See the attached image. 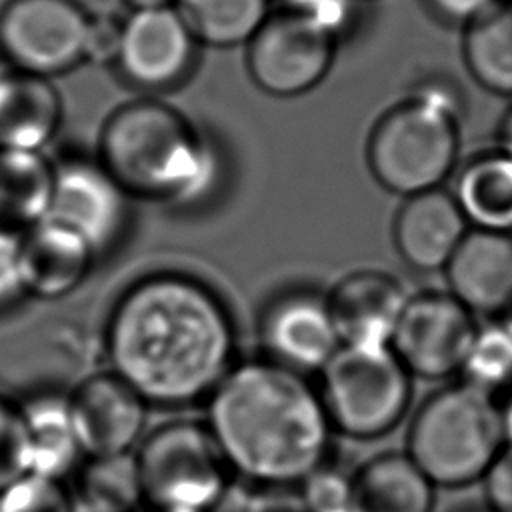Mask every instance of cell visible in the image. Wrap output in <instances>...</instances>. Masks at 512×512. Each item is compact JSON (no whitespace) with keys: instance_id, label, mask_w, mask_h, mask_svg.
Listing matches in <instances>:
<instances>
[{"instance_id":"cell-1","label":"cell","mask_w":512,"mask_h":512,"mask_svg":"<svg viewBox=\"0 0 512 512\" xmlns=\"http://www.w3.org/2000/svg\"><path fill=\"white\" fill-rule=\"evenodd\" d=\"M104 346L112 374L162 408L208 400L236 364L228 308L206 284L176 272L146 276L116 300Z\"/></svg>"},{"instance_id":"cell-2","label":"cell","mask_w":512,"mask_h":512,"mask_svg":"<svg viewBox=\"0 0 512 512\" xmlns=\"http://www.w3.org/2000/svg\"><path fill=\"white\" fill-rule=\"evenodd\" d=\"M206 402L210 434L246 480L286 488L326 464L334 428L304 374L272 360L234 364Z\"/></svg>"},{"instance_id":"cell-3","label":"cell","mask_w":512,"mask_h":512,"mask_svg":"<svg viewBox=\"0 0 512 512\" xmlns=\"http://www.w3.org/2000/svg\"><path fill=\"white\" fill-rule=\"evenodd\" d=\"M98 162L128 196L178 206L202 200L220 168L214 146L158 100H134L108 116Z\"/></svg>"},{"instance_id":"cell-4","label":"cell","mask_w":512,"mask_h":512,"mask_svg":"<svg viewBox=\"0 0 512 512\" xmlns=\"http://www.w3.org/2000/svg\"><path fill=\"white\" fill-rule=\"evenodd\" d=\"M506 446L500 402L466 380L432 392L414 412L406 454L434 486L480 482Z\"/></svg>"},{"instance_id":"cell-5","label":"cell","mask_w":512,"mask_h":512,"mask_svg":"<svg viewBox=\"0 0 512 512\" xmlns=\"http://www.w3.org/2000/svg\"><path fill=\"white\" fill-rule=\"evenodd\" d=\"M458 104L442 84H424L386 112L368 140L376 182L404 198L436 190L456 164Z\"/></svg>"},{"instance_id":"cell-6","label":"cell","mask_w":512,"mask_h":512,"mask_svg":"<svg viewBox=\"0 0 512 512\" xmlns=\"http://www.w3.org/2000/svg\"><path fill=\"white\" fill-rule=\"evenodd\" d=\"M318 392L334 430L376 440L406 416L412 374L390 346L342 344L320 370Z\"/></svg>"},{"instance_id":"cell-7","label":"cell","mask_w":512,"mask_h":512,"mask_svg":"<svg viewBox=\"0 0 512 512\" xmlns=\"http://www.w3.org/2000/svg\"><path fill=\"white\" fill-rule=\"evenodd\" d=\"M134 454L144 500L158 512H212L228 494L232 470L206 424L158 426Z\"/></svg>"},{"instance_id":"cell-8","label":"cell","mask_w":512,"mask_h":512,"mask_svg":"<svg viewBox=\"0 0 512 512\" xmlns=\"http://www.w3.org/2000/svg\"><path fill=\"white\" fill-rule=\"evenodd\" d=\"M90 14L76 0H6L0 56L8 68L52 78L84 60Z\"/></svg>"},{"instance_id":"cell-9","label":"cell","mask_w":512,"mask_h":512,"mask_svg":"<svg viewBox=\"0 0 512 512\" xmlns=\"http://www.w3.org/2000/svg\"><path fill=\"white\" fill-rule=\"evenodd\" d=\"M478 328L448 290H424L408 296L390 348L412 376L442 380L462 372Z\"/></svg>"},{"instance_id":"cell-10","label":"cell","mask_w":512,"mask_h":512,"mask_svg":"<svg viewBox=\"0 0 512 512\" xmlns=\"http://www.w3.org/2000/svg\"><path fill=\"white\" fill-rule=\"evenodd\" d=\"M336 38L316 24L280 10L248 42L246 64L254 84L270 96L306 94L328 74Z\"/></svg>"},{"instance_id":"cell-11","label":"cell","mask_w":512,"mask_h":512,"mask_svg":"<svg viewBox=\"0 0 512 512\" xmlns=\"http://www.w3.org/2000/svg\"><path fill=\"white\" fill-rule=\"evenodd\" d=\"M196 44L198 40L176 6L132 10L124 18L114 64L130 84L166 90L180 84L192 70Z\"/></svg>"},{"instance_id":"cell-12","label":"cell","mask_w":512,"mask_h":512,"mask_svg":"<svg viewBox=\"0 0 512 512\" xmlns=\"http://www.w3.org/2000/svg\"><path fill=\"white\" fill-rule=\"evenodd\" d=\"M128 194L98 162L68 158L54 164V192L46 220L70 228L98 254L122 234Z\"/></svg>"},{"instance_id":"cell-13","label":"cell","mask_w":512,"mask_h":512,"mask_svg":"<svg viewBox=\"0 0 512 512\" xmlns=\"http://www.w3.org/2000/svg\"><path fill=\"white\" fill-rule=\"evenodd\" d=\"M82 454H130L142 442L146 402L116 374L88 376L68 398Z\"/></svg>"},{"instance_id":"cell-14","label":"cell","mask_w":512,"mask_h":512,"mask_svg":"<svg viewBox=\"0 0 512 512\" xmlns=\"http://www.w3.org/2000/svg\"><path fill=\"white\" fill-rule=\"evenodd\" d=\"M408 296L390 272L360 268L344 274L324 300L342 344L390 346Z\"/></svg>"},{"instance_id":"cell-15","label":"cell","mask_w":512,"mask_h":512,"mask_svg":"<svg viewBox=\"0 0 512 512\" xmlns=\"http://www.w3.org/2000/svg\"><path fill=\"white\" fill-rule=\"evenodd\" d=\"M268 360L298 374L320 372L342 346L324 298L290 294L276 300L262 318Z\"/></svg>"},{"instance_id":"cell-16","label":"cell","mask_w":512,"mask_h":512,"mask_svg":"<svg viewBox=\"0 0 512 512\" xmlns=\"http://www.w3.org/2000/svg\"><path fill=\"white\" fill-rule=\"evenodd\" d=\"M444 276L448 292L474 316L500 318L512 306V234L468 230Z\"/></svg>"},{"instance_id":"cell-17","label":"cell","mask_w":512,"mask_h":512,"mask_svg":"<svg viewBox=\"0 0 512 512\" xmlns=\"http://www.w3.org/2000/svg\"><path fill=\"white\" fill-rule=\"evenodd\" d=\"M458 202L436 188L406 198L400 206L392 236L400 258L418 272L444 270L468 234Z\"/></svg>"},{"instance_id":"cell-18","label":"cell","mask_w":512,"mask_h":512,"mask_svg":"<svg viewBox=\"0 0 512 512\" xmlns=\"http://www.w3.org/2000/svg\"><path fill=\"white\" fill-rule=\"evenodd\" d=\"M96 252L66 226L44 220L20 236V278L24 294L60 300L88 276Z\"/></svg>"},{"instance_id":"cell-19","label":"cell","mask_w":512,"mask_h":512,"mask_svg":"<svg viewBox=\"0 0 512 512\" xmlns=\"http://www.w3.org/2000/svg\"><path fill=\"white\" fill-rule=\"evenodd\" d=\"M60 120L62 100L50 78L0 68V148L42 152Z\"/></svg>"},{"instance_id":"cell-20","label":"cell","mask_w":512,"mask_h":512,"mask_svg":"<svg viewBox=\"0 0 512 512\" xmlns=\"http://www.w3.org/2000/svg\"><path fill=\"white\" fill-rule=\"evenodd\" d=\"M434 488L406 452H384L350 476V512H432Z\"/></svg>"},{"instance_id":"cell-21","label":"cell","mask_w":512,"mask_h":512,"mask_svg":"<svg viewBox=\"0 0 512 512\" xmlns=\"http://www.w3.org/2000/svg\"><path fill=\"white\" fill-rule=\"evenodd\" d=\"M54 192V164L42 152L0 148V228L26 232L44 222Z\"/></svg>"},{"instance_id":"cell-22","label":"cell","mask_w":512,"mask_h":512,"mask_svg":"<svg viewBox=\"0 0 512 512\" xmlns=\"http://www.w3.org/2000/svg\"><path fill=\"white\" fill-rule=\"evenodd\" d=\"M20 410L28 434L30 472L64 478L82 456L68 398L38 394L20 404Z\"/></svg>"},{"instance_id":"cell-23","label":"cell","mask_w":512,"mask_h":512,"mask_svg":"<svg viewBox=\"0 0 512 512\" xmlns=\"http://www.w3.org/2000/svg\"><path fill=\"white\" fill-rule=\"evenodd\" d=\"M454 200L472 228L512 234V158L500 152L470 162Z\"/></svg>"},{"instance_id":"cell-24","label":"cell","mask_w":512,"mask_h":512,"mask_svg":"<svg viewBox=\"0 0 512 512\" xmlns=\"http://www.w3.org/2000/svg\"><path fill=\"white\" fill-rule=\"evenodd\" d=\"M194 38L216 48L248 44L270 16V0H176Z\"/></svg>"},{"instance_id":"cell-25","label":"cell","mask_w":512,"mask_h":512,"mask_svg":"<svg viewBox=\"0 0 512 512\" xmlns=\"http://www.w3.org/2000/svg\"><path fill=\"white\" fill-rule=\"evenodd\" d=\"M464 60L486 90L512 96V2L468 24Z\"/></svg>"},{"instance_id":"cell-26","label":"cell","mask_w":512,"mask_h":512,"mask_svg":"<svg viewBox=\"0 0 512 512\" xmlns=\"http://www.w3.org/2000/svg\"><path fill=\"white\" fill-rule=\"evenodd\" d=\"M104 512H134L144 500L136 454L90 458L80 474V496Z\"/></svg>"},{"instance_id":"cell-27","label":"cell","mask_w":512,"mask_h":512,"mask_svg":"<svg viewBox=\"0 0 512 512\" xmlns=\"http://www.w3.org/2000/svg\"><path fill=\"white\" fill-rule=\"evenodd\" d=\"M460 380L492 396L512 390V332L500 320L478 328Z\"/></svg>"},{"instance_id":"cell-28","label":"cell","mask_w":512,"mask_h":512,"mask_svg":"<svg viewBox=\"0 0 512 512\" xmlns=\"http://www.w3.org/2000/svg\"><path fill=\"white\" fill-rule=\"evenodd\" d=\"M72 504L60 480L34 472L0 492V512H72Z\"/></svg>"},{"instance_id":"cell-29","label":"cell","mask_w":512,"mask_h":512,"mask_svg":"<svg viewBox=\"0 0 512 512\" xmlns=\"http://www.w3.org/2000/svg\"><path fill=\"white\" fill-rule=\"evenodd\" d=\"M28 472L30 450L22 410L0 396V492Z\"/></svg>"},{"instance_id":"cell-30","label":"cell","mask_w":512,"mask_h":512,"mask_svg":"<svg viewBox=\"0 0 512 512\" xmlns=\"http://www.w3.org/2000/svg\"><path fill=\"white\" fill-rule=\"evenodd\" d=\"M282 10L292 12L338 38L354 24L356 0H282Z\"/></svg>"},{"instance_id":"cell-31","label":"cell","mask_w":512,"mask_h":512,"mask_svg":"<svg viewBox=\"0 0 512 512\" xmlns=\"http://www.w3.org/2000/svg\"><path fill=\"white\" fill-rule=\"evenodd\" d=\"M122 26H124V18H118L114 14L90 16L86 46H84V60H90L94 64H108V62L114 64L120 52Z\"/></svg>"},{"instance_id":"cell-32","label":"cell","mask_w":512,"mask_h":512,"mask_svg":"<svg viewBox=\"0 0 512 512\" xmlns=\"http://www.w3.org/2000/svg\"><path fill=\"white\" fill-rule=\"evenodd\" d=\"M20 236L18 232L0 228V310L24 296L20 278Z\"/></svg>"},{"instance_id":"cell-33","label":"cell","mask_w":512,"mask_h":512,"mask_svg":"<svg viewBox=\"0 0 512 512\" xmlns=\"http://www.w3.org/2000/svg\"><path fill=\"white\" fill-rule=\"evenodd\" d=\"M486 506L494 512H512V446H504L484 478Z\"/></svg>"},{"instance_id":"cell-34","label":"cell","mask_w":512,"mask_h":512,"mask_svg":"<svg viewBox=\"0 0 512 512\" xmlns=\"http://www.w3.org/2000/svg\"><path fill=\"white\" fill-rule=\"evenodd\" d=\"M430 4L444 20L472 24L496 8L498 0H430Z\"/></svg>"},{"instance_id":"cell-35","label":"cell","mask_w":512,"mask_h":512,"mask_svg":"<svg viewBox=\"0 0 512 512\" xmlns=\"http://www.w3.org/2000/svg\"><path fill=\"white\" fill-rule=\"evenodd\" d=\"M500 414H502V428H504L506 444L512 446V390L508 392L506 400L500 404Z\"/></svg>"},{"instance_id":"cell-36","label":"cell","mask_w":512,"mask_h":512,"mask_svg":"<svg viewBox=\"0 0 512 512\" xmlns=\"http://www.w3.org/2000/svg\"><path fill=\"white\" fill-rule=\"evenodd\" d=\"M500 140H502V154L512 158V110L504 118V124L500 128Z\"/></svg>"},{"instance_id":"cell-37","label":"cell","mask_w":512,"mask_h":512,"mask_svg":"<svg viewBox=\"0 0 512 512\" xmlns=\"http://www.w3.org/2000/svg\"><path fill=\"white\" fill-rule=\"evenodd\" d=\"M132 10H146V8H160V6H174L176 0H122Z\"/></svg>"},{"instance_id":"cell-38","label":"cell","mask_w":512,"mask_h":512,"mask_svg":"<svg viewBox=\"0 0 512 512\" xmlns=\"http://www.w3.org/2000/svg\"><path fill=\"white\" fill-rule=\"evenodd\" d=\"M72 512H104V510H100V508H96L94 504H90V502L78 498V500H74V504H72Z\"/></svg>"},{"instance_id":"cell-39","label":"cell","mask_w":512,"mask_h":512,"mask_svg":"<svg viewBox=\"0 0 512 512\" xmlns=\"http://www.w3.org/2000/svg\"><path fill=\"white\" fill-rule=\"evenodd\" d=\"M498 320H500V322H502V324L512 332V306H510V308H508V310H506Z\"/></svg>"},{"instance_id":"cell-40","label":"cell","mask_w":512,"mask_h":512,"mask_svg":"<svg viewBox=\"0 0 512 512\" xmlns=\"http://www.w3.org/2000/svg\"><path fill=\"white\" fill-rule=\"evenodd\" d=\"M458 512H494V510L484 506V508H466V510H458Z\"/></svg>"},{"instance_id":"cell-41","label":"cell","mask_w":512,"mask_h":512,"mask_svg":"<svg viewBox=\"0 0 512 512\" xmlns=\"http://www.w3.org/2000/svg\"><path fill=\"white\" fill-rule=\"evenodd\" d=\"M508 2H512V0H508Z\"/></svg>"}]
</instances>
